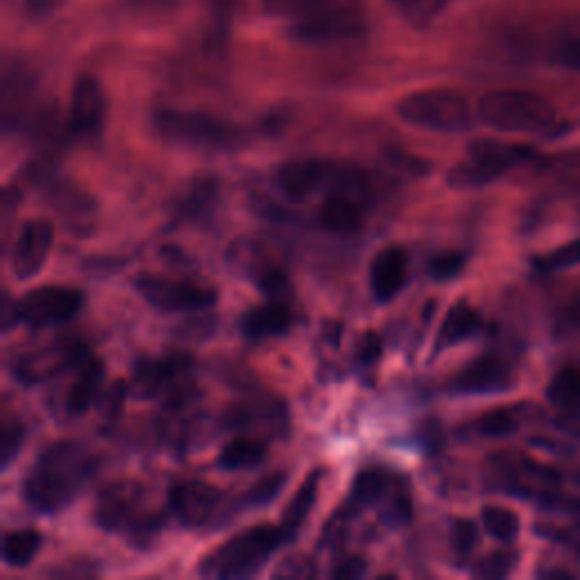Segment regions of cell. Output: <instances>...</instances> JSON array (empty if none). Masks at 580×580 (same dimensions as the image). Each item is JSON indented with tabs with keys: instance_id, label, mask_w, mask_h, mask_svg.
I'll return each mask as SVG.
<instances>
[{
	"instance_id": "cell-21",
	"label": "cell",
	"mask_w": 580,
	"mask_h": 580,
	"mask_svg": "<svg viewBox=\"0 0 580 580\" xmlns=\"http://www.w3.org/2000/svg\"><path fill=\"white\" fill-rule=\"evenodd\" d=\"M290 324H293V313H290L288 304L283 300H270L261 307L250 309L241 318V331L250 340H268L288 333Z\"/></svg>"
},
{
	"instance_id": "cell-18",
	"label": "cell",
	"mask_w": 580,
	"mask_h": 580,
	"mask_svg": "<svg viewBox=\"0 0 580 580\" xmlns=\"http://www.w3.org/2000/svg\"><path fill=\"white\" fill-rule=\"evenodd\" d=\"M409 281V252L401 246H388L377 252L370 266V288L377 302H392Z\"/></svg>"
},
{
	"instance_id": "cell-35",
	"label": "cell",
	"mask_w": 580,
	"mask_h": 580,
	"mask_svg": "<svg viewBox=\"0 0 580 580\" xmlns=\"http://www.w3.org/2000/svg\"><path fill=\"white\" fill-rule=\"evenodd\" d=\"M26 442V429L19 422H6L0 429V468L8 470Z\"/></svg>"
},
{
	"instance_id": "cell-34",
	"label": "cell",
	"mask_w": 580,
	"mask_h": 580,
	"mask_svg": "<svg viewBox=\"0 0 580 580\" xmlns=\"http://www.w3.org/2000/svg\"><path fill=\"white\" fill-rule=\"evenodd\" d=\"M283 486H286V474L283 472L266 474L248 490V494L241 499V503H243V508L268 506V503H272L281 494Z\"/></svg>"
},
{
	"instance_id": "cell-45",
	"label": "cell",
	"mask_w": 580,
	"mask_h": 580,
	"mask_svg": "<svg viewBox=\"0 0 580 580\" xmlns=\"http://www.w3.org/2000/svg\"><path fill=\"white\" fill-rule=\"evenodd\" d=\"M381 350H383L381 338H379L377 333L368 331V333L363 336L361 347H359V361L366 363V366H370V363H374V361L381 357Z\"/></svg>"
},
{
	"instance_id": "cell-48",
	"label": "cell",
	"mask_w": 580,
	"mask_h": 580,
	"mask_svg": "<svg viewBox=\"0 0 580 580\" xmlns=\"http://www.w3.org/2000/svg\"><path fill=\"white\" fill-rule=\"evenodd\" d=\"M30 3V8H34V10H43V8H50L54 0H28Z\"/></svg>"
},
{
	"instance_id": "cell-15",
	"label": "cell",
	"mask_w": 580,
	"mask_h": 580,
	"mask_svg": "<svg viewBox=\"0 0 580 580\" xmlns=\"http://www.w3.org/2000/svg\"><path fill=\"white\" fill-rule=\"evenodd\" d=\"M514 383L512 366L494 354L481 357L462 368L451 381L449 392L453 394H492L506 392Z\"/></svg>"
},
{
	"instance_id": "cell-9",
	"label": "cell",
	"mask_w": 580,
	"mask_h": 580,
	"mask_svg": "<svg viewBox=\"0 0 580 580\" xmlns=\"http://www.w3.org/2000/svg\"><path fill=\"white\" fill-rule=\"evenodd\" d=\"M137 293L157 311L180 313V311H207L216 304V288L189 281L168 279L159 274H141L134 279Z\"/></svg>"
},
{
	"instance_id": "cell-22",
	"label": "cell",
	"mask_w": 580,
	"mask_h": 580,
	"mask_svg": "<svg viewBox=\"0 0 580 580\" xmlns=\"http://www.w3.org/2000/svg\"><path fill=\"white\" fill-rule=\"evenodd\" d=\"M481 327H483V320L474 307H470L468 302L453 304L436 336V354H440L442 350H449V347H456L462 340L474 338L481 331Z\"/></svg>"
},
{
	"instance_id": "cell-13",
	"label": "cell",
	"mask_w": 580,
	"mask_h": 580,
	"mask_svg": "<svg viewBox=\"0 0 580 580\" xmlns=\"http://www.w3.org/2000/svg\"><path fill=\"white\" fill-rule=\"evenodd\" d=\"M366 196H368V184L363 180L333 189L327 196V200L320 204L318 211L320 224L338 237L357 234L366 222V211L361 202Z\"/></svg>"
},
{
	"instance_id": "cell-29",
	"label": "cell",
	"mask_w": 580,
	"mask_h": 580,
	"mask_svg": "<svg viewBox=\"0 0 580 580\" xmlns=\"http://www.w3.org/2000/svg\"><path fill=\"white\" fill-rule=\"evenodd\" d=\"M130 392L137 399H154L163 394L166 388V372L161 359H139L134 363V372L130 379Z\"/></svg>"
},
{
	"instance_id": "cell-4",
	"label": "cell",
	"mask_w": 580,
	"mask_h": 580,
	"mask_svg": "<svg viewBox=\"0 0 580 580\" xmlns=\"http://www.w3.org/2000/svg\"><path fill=\"white\" fill-rule=\"evenodd\" d=\"M154 128L172 143L200 150H237L246 143L241 128L202 111L159 109L154 113Z\"/></svg>"
},
{
	"instance_id": "cell-43",
	"label": "cell",
	"mask_w": 580,
	"mask_h": 580,
	"mask_svg": "<svg viewBox=\"0 0 580 580\" xmlns=\"http://www.w3.org/2000/svg\"><path fill=\"white\" fill-rule=\"evenodd\" d=\"M318 573L316 562L307 556H293L286 558L277 569L274 578H313Z\"/></svg>"
},
{
	"instance_id": "cell-28",
	"label": "cell",
	"mask_w": 580,
	"mask_h": 580,
	"mask_svg": "<svg viewBox=\"0 0 580 580\" xmlns=\"http://www.w3.org/2000/svg\"><path fill=\"white\" fill-rule=\"evenodd\" d=\"M549 57L564 69L580 71V17L569 19L556 30L549 43Z\"/></svg>"
},
{
	"instance_id": "cell-31",
	"label": "cell",
	"mask_w": 580,
	"mask_h": 580,
	"mask_svg": "<svg viewBox=\"0 0 580 580\" xmlns=\"http://www.w3.org/2000/svg\"><path fill=\"white\" fill-rule=\"evenodd\" d=\"M41 549V536L32 529L12 531L3 538V560L8 567H28Z\"/></svg>"
},
{
	"instance_id": "cell-12",
	"label": "cell",
	"mask_w": 580,
	"mask_h": 580,
	"mask_svg": "<svg viewBox=\"0 0 580 580\" xmlns=\"http://www.w3.org/2000/svg\"><path fill=\"white\" fill-rule=\"evenodd\" d=\"M87 357V347L80 342H57L17 359L12 363V372L26 386L43 383L71 368H78Z\"/></svg>"
},
{
	"instance_id": "cell-17",
	"label": "cell",
	"mask_w": 580,
	"mask_h": 580,
	"mask_svg": "<svg viewBox=\"0 0 580 580\" xmlns=\"http://www.w3.org/2000/svg\"><path fill=\"white\" fill-rule=\"evenodd\" d=\"M46 200L73 234H89L96 222V202L89 193L64 180H46Z\"/></svg>"
},
{
	"instance_id": "cell-16",
	"label": "cell",
	"mask_w": 580,
	"mask_h": 580,
	"mask_svg": "<svg viewBox=\"0 0 580 580\" xmlns=\"http://www.w3.org/2000/svg\"><path fill=\"white\" fill-rule=\"evenodd\" d=\"M54 241V229L48 220H28L12 250V272L19 281H28L41 272Z\"/></svg>"
},
{
	"instance_id": "cell-20",
	"label": "cell",
	"mask_w": 580,
	"mask_h": 580,
	"mask_svg": "<svg viewBox=\"0 0 580 580\" xmlns=\"http://www.w3.org/2000/svg\"><path fill=\"white\" fill-rule=\"evenodd\" d=\"M290 34L298 41L304 43H331V41H342V39H354L363 32L366 23L361 12L359 14H342V17H331V19H320V21H307V23H293L290 26Z\"/></svg>"
},
{
	"instance_id": "cell-49",
	"label": "cell",
	"mask_w": 580,
	"mask_h": 580,
	"mask_svg": "<svg viewBox=\"0 0 580 580\" xmlns=\"http://www.w3.org/2000/svg\"><path fill=\"white\" fill-rule=\"evenodd\" d=\"M573 316H576V322L580 324V309H576V313H573Z\"/></svg>"
},
{
	"instance_id": "cell-3",
	"label": "cell",
	"mask_w": 580,
	"mask_h": 580,
	"mask_svg": "<svg viewBox=\"0 0 580 580\" xmlns=\"http://www.w3.org/2000/svg\"><path fill=\"white\" fill-rule=\"evenodd\" d=\"M481 121L499 132L542 134L556 126V109L542 96L517 89L490 91L479 100Z\"/></svg>"
},
{
	"instance_id": "cell-6",
	"label": "cell",
	"mask_w": 580,
	"mask_h": 580,
	"mask_svg": "<svg viewBox=\"0 0 580 580\" xmlns=\"http://www.w3.org/2000/svg\"><path fill=\"white\" fill-rule=\"evenodd\" d=\"M536 157L538 152L529 146L481 139L470 146L468 159H462L458 166L449 170L447 182L453 189H479L492 184L494 180L503 178L508 170Z\"/></svg>"
},
{
	"instance_id": "cell-27",
	"label": "cell",
	"mask_w": 580,
	"mask_h": 580,
	"mask_svg": "<svg viewBox=\"0 0 580 580\" xmlns=\"http://www.w3.org/2000/svg\"><path fill=\"white\" fill-rule=\"evenodd\" d=\"M268 456V444L257 438H237L222 447L218 468L227 472H246L259 468Z\"/></svg>"
},
{
	"instance_id": "cell-38",
	"label": "cell",
	"mask_w": 580,
	"mask_h": 580,
	"mask_svg": "<svg viewBox=\"0 0 580 580\" xmlns=\"http://www.w3.org/2000/svg\"><path fill=\"white\" fill-rule=\"evenodd\" d=\"M451 542H453V553H456V558H458L460 562L468 560L470 553H472V549H474V544H477V527H474V521L456 519Z\"/></svg>"
},
{
	"instance_id": "cell-36",
	"label": "cell",
	"mask_w": 580,
	"mask_h": 580,
	"mask_svg": "<svg viewBox=\"0 0 580 580\" xmlns=\"http://www.w3.org/2000/svg\"><path fill=\"white\" fill-rule=\"evenodd\" d=\"M447 0H392V6L413 23H427L431 21L442 8Z\"/></svg>"
},
{
	"instance_id": "cell-44",
	"label": "cell",
	"mask_w": 580,
	"mask_h": 580,
	"mask_svg": "<svg viewBox=\"0 0 580 580\" xmlns=\"http://www.w3.org/2000/svg\"><path fill=\"white\" fill-rule=\"evenodd\" d=\"M366 571H368V562L361 556H350L333 567L331 576L333 578H361Z\"/></svg>"
},
{
	"instance_id": "cell-7",
	"label": "cell",
	"mask_w": 580,
	"mask_h": 580,
	"mask_svg": "<svg viewBox=\"0 0 580 580\" xmlns=\"http://www.w3.org/2000/svg\"><path fill=\"white\" fill-rule=\"evenodd\" d=\"M168 506L180 524L193 531H211L224 527L237 514V501L220 488L189 479L170 488Z\"/></svg>"
},
{
	"instance_id": "cell-33",
	"label": "cell",
	"mask_w": 580,
	"mask_h": 580,
	"mask_svg": "<svg viewBox=\"0 0 580 580\" xmlns=\"http://www.w3.org/2000/svg\"><path fill=\"white\" fill-rule=\"evenodd\" d=\"M519 429V416L514 409H494L481 416L474 431L483 438H508Z\"/></svg>"
},
{
	"instance_id": "cell-46",
	"label": "cell",
	"mask_w": 580,
	"mask_h": 580,
	"mask_svg": "<svg viewBox=\"0 0 580 580\" xmlns=\"http://www.w3.org/2000/svg\"><path fill=\"white\" fill-rule=\"evenodd\" d=\"M442 431H440V424L438 422H429V424H424L422 427V442L431 449V451H436L440 444H442Z\"/></svg>"
},
{
	"instance_id": "cell-14",
	"label": "cell",
	"mask_w": 580,
	"mask_h": 580,
	"mask_svg": "<svg viewBox=\"0 0 580 580\" xmlns=\"http://www.w3.org/2000/svg\"><path fill=\"white\" fill-rule=\"evenodd\" d=\"M107 98L100 82L93 76L78 78L71 93L69 130L78 139H96L104 128Z\"/></svg>"
},
{
	"instance_id": "cell-42",
	"label": "cell",
	"mask_w": 580,
	"mask_h": 580,
	"mask_svg": "<svg viewBox=\"0 0 580 580\" xmlns=\"http://www.w3.org/2000/svg\"><path fill=\"white\" fill-rule=\"evenodd\" d=\"M578 263H580V239L553 250L551 254H547L544 259L538 261V266L542 270H562L569 266H578Z\"/></svg>"
},
{
	"instance_id": "cell-8",
	"label": "cell",
	"mask_w": 580,
	"mask_h": 580,
	"mask_svg": "<svg viewBox=\"0 0 580 580\" xmlns=\"http://www.w3.org/2000/svg\"><path fill=\"white\" fill-rule=\"evenodd\" d=\"M357 172L340 168L324 159H296L286 161L274 172L277 191L290 202H304L324 187H344L354 180Z\"/></svg>"
},
{
	"instance_id": "cell-39",
	"label": "cell",
	"mask_w": 580,
	"mask_h": 580,
	"mask_svg": "<svg viewBox=\"0 0 580 580\" xmlns=\"http://www.w3.org/2000/svg\"><path fill=\"white\" fill-rule=\"evenodd\" d=\"M466 254L462 252H444V254H438L431 263H429V274L438 281H449L453 277H458L462 272V268H466Z\"/></svg>"
},
{
	"instance_id": "cell-2",
	"label": "cell",
	"mask_w": 580,
	"mask_h": 580,
	"mask_svg": "<svg viewBox=\"0 0 580 580\" xmlns=\"http://www.w3.org/2000/svg\"><path fill=\"white\" fill-rule=\"evenodd\" d=\"M283 542H288V538L281 527H252L204 556L200 573L207 578H250L268 564Z\"/></svg>"
},
{
	"instance_id": "cell-25",
	"label": "cell",
	"mask_w": 580,
	"mask_h": 580,
	"mask_svg": "<svg viewBox=\"0 0 580 580\" xmlns=\"http://www.w3.org/2000/svg\"><path fill=\"white\" fill-rule=\"evenodd\" d=\"M320 481H322V470H316L311 472L304 483L300 486V490L296 492V497L290 499V503L286 506L283 510V517H281V531L286 533L288 540H293L302 527L304 521L309 519L316 501H318V490H320Z\"/></svg>"
},
{
	"instance_id": "cell-10",
	"label": "cell",
	"mask_w": 580,
	"mask_h": 580,
	"mask_svg": "<svg viewBox=\"0 0 580 580\" xmlns=\"http://www.w3.org/2000/svg\"><path fill=\"white\" fill-rule=\"evenodd\" d=\"M82 293L71 286H41L17 300V320L32 329H48L73 320L82 309Z\"/></svg>"
},
{
	"instance_id": "cell-1",
	"label": "cell",
	"mask_w": 580,
	"mask_h": 580,
	"mask_svg": "<svg viewBox=\"0 0 580 580\" xmlns=\"http://www.w3.org/2000/svg\"><path fill=\"white\" fill-rule=\"evenodd\" d=\"M96 474V456L80 442L46 447L23 481L26 503L41 514L62 512Z\"/></svg>"
},
{
	"instance_id": "cell-47",
	"label": "cell",
	"mask_w": 580,
	"mask_h": 580,
	"mask_svg": "<svg viewBox=\"0 0 580 580\" xmlns=\"http://www.w3.org/2000/svg\"><path fill=\"white\" fill-rule=\"evenodd\" d=\"M569 542L580 549V508H576V521L573 529H569Z\"/></svg>"
},
{
	"instance_id": "cell-32",
	"label": "cell",
	"mask_w": 580,
	"mask_h": 580,
	"mask_svg": "<svg viewBox=\"0 0 580 580\" xmlns=\"http://www.w3.org/2000/svg\"><path fill=\"white\" fill-rule=\"evenodd\" d=\"M483 527L497 542L510 544L519 536V517L501 506L483 508Z\"/></svg>"
},
{
	"instance_id": "cell-30",
	"label": "cell",
	"mask_w": 580,
	"mask_h": 580,
	"mask_svg": "<svg viewBox=\"0 0 580 580\" xmlns=\"http://www.w3.org/2000/svg\"><path fill=\"white\" fill-rule=\"evenodd\" d=\"M547 397L562 411L580 409V370L578 368L558 370L547 388Z\"/></svg>"
},
{
	"instance_id": "cell-40",
	"label": "cell",
	"mask_w": 580,
	"mask_h": 580,
	"mask_svg": "<svg viewBox=\"0 0 580 580\" xmlns=\"http://www.w3.org/2000/svg\"><path fill=\"white\" fill-rule=\"evenodd\" d=\"M514 560H517V556L512 551H494L477 564L474 573L481 578H503L514 567Z\"/></svg>"
},
{
	"instance_id": "cell-23",
	"label": "cell",
	"mask_w": 580,
	"mask_h": 580,
	"mask_svg": "<svg viewBox=\"0 0 580 580\" xmlns=\"http://www.w3.org/2000/svg\"><path fill=\"white\" fill-rule=\"evenodd\" d=\"M390 474L379 470V468H368V470H361L359 477L354 479L352 483V492H350V499H347V503L342 506V514L344 517H354L359 514L361 510L366 508H372L377 503H381V499L388 497L390 492Z\"/></svg>"
},
{
	"instance_id": "cell-37",
	"label": "cell",
	"mask_w": 580,
	"mask_h": 580,
	"mask_svg": "<svg viewBox=\"0 0 580 580\" xmlns=\"http://www.w3.org/2000/svg\"><path fill=\"white\" fill-rule=\"evenodd\" d=\"M411 519H413L411 497L406 490H397L383 508V521L390 527H403V524H409Z\"/></svg>"
},
{
	"instance_id": "cell-24",
	"label": "cell",
	"mask_w": 580,
	"mask_h": 580,
	"mask_svg": "<svg viewBox=\"0 0 580 580\" xmlns=\"http://www.w3.org/2000/svg\"><path fill=\"white\" fill-rule=\"evenodd\" d=\"M104 379V368L98 359L87 357L76 372V381L67 394V411L71 416H82L89 411V406L98 399L100 386Z\"/></svg>"
},
{
	"instance_id": "cell-11",
	"label": "cell",
	"mask_w": 580,
	"mask_h": 580,
	"mask_svg": "<svg viewBox=\"0 0 580 580\" xmlns=\"http://www.w3.org/2000/svg\"><path fill=\"white\" fill-rule=\"evenodd\" d=\"M143 501V488L134 481H116L102 490L96 503L93 521L98 529L109 533H126L130 536L146 514L139 512Z\"/></svg>"
},
{
	"instance_id": "cell-19",
	"label": "cell",
	"mask_w": 580,
	"mask_h": 580,
	"mask_svg": "<svg viewBox=\"0 0 580 580\" xmlns=\"http://www.w3.org/2000/svg\"><path fill=\"white\" fill-rule=\"evenodd\" d=\"M263 6L277 17L296 19V23L361 12L359 0H263Z\"/></svg>"
},
{
	"instance_id": "cell-41",
	"label": "cell",
	"mask_w": 580,
	"mask_h": 580,
	"mask_svg": "<svg viewBox=\"0 0 580 580\" xmlns=\"http://www.w3.org/2000/svg\"><path fill=\"white\" fill-rule=\"evenodd\" d=\"M128 392H130V386L123 379H119L102 394L100 413H102L104 420H116V418L121 416L123 406H126V399H128Z\"/></svg>"
},
{
	"instance_id": "cell-26",
	"label": "cell",
	"mask_w": 580,
	"mask_h": 580,
	"mask_svg": "<svg viewBox=\"0 0 580 580\" xmlns=\"http://www.w3.org/2000/svg\"><path fill=\"white\" fill-rule=\"evenodd\" d=\"M32 96V80L26 71L14 69L3 78V123L6 130H14L26 121Z\"/></svg>"
},
{
	"instance_id": "cell-5",
	"label": "cell",
	"mask_w": 580,
	"mask_h": 580,
	"mask_svg": "<svg viewBox=\"0 0 580 580\" xmlns=\"http://www.w3.org/2000/svg\"><path fill=\"white\" fill-rule=\"evenodd\" d=\"M399 119L429 132H466L472 128V107L466 96L451 89H427L397 102Z\"/></svg>"
}]
</instances>
